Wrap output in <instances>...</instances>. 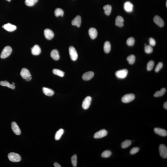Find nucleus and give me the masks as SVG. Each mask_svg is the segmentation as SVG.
Listing matches in <instances>:
<instances>
[{"label":"nucleus","mask_w":167,"mask_h":167,"mask_svg":"<svg viewBox=\"0 0 167 167\" xmlns=\"http://www.w3.org/2000/svg\"><path fill=\"white\" fill-rule=\"evenodd\" d=\"M0 85L4 86V87H7L9 88L12 89H14L15 88V86L14 85L10 84L9 82L6 80L2 81H0Z\"/></svg>","instance_id":"nucleus-22"},{"label":"nucleus","mask_w":167,"mask_h":167,"mask_svg":"<svg viewBox=\"0 0 167 167\" xmlns=\"http://www.w3.org/2000/svg\"><path fill=\"white\" fill-rule=\"evenodd\" d=\"M92 98L90 96H87L84 100L82 103V107L83 109L87 110L91 105Z\"/></svg>","instance_id":"nucleus-7"},{"label":"nucleus","mask_w":167,"mask_h":167,"mask_svg":"<svg viewBox=\"0 0 167 167\" xmlns=\"http://www.w3.org/2000/svg\"><path fill=\"white\" fill-rule=\"evenodd\" d=\"M71 162L73 166L76 167L77 164V157L76 155H74L71 158Z\"/></svg>","instance_id":"nucleus-32"},{"label":"nucleus","mask_w":167,"mask_h":167,"mask_svg":"<svg viewBox=\"0 0 167 167\" xmlns=\"http://www.w3.org/2000/svg\"><path fill=\"white\" fill-rule=\"evenodd\" d=\"M31 53L33 55H39L41 52V49L40 47L38 45H34L31 48Z\"/></svg>","instance_id":"nucleus-19"},{"label":"nucleus","mask_w":167,"mask_h":167,"mask_svg":"<svg viewBox=\"0 0 167 167\" xmlns=\"http://www.w3.org/2000/svg\"><path fill=\"white\" fill-rule=\"evenodd\" d=\"M149 41L150 45L151 46H154L155 45L156 43L155 41L153 38H150Z\"/></svg>","instance_id":"nucleus-39"},{"label":"nucleus","mask_w":167,"mask_h":167,"mask_svg":"<svg viewBox=\"0 0 167 167\" xmlns=\"http://www.w3.org/2000/svg\"><path fill=\"white\" fill-rule=\"evenodd\" d=\"M53 73L55 75H58L60 77H63L64 76V72L60 70L57 69H54L53 70Z\"/></svg>","instance_id":"nucleus-30"},{"label":"nucleus","mask_w":167,"mask_h":167,"mask_svg":"<svg viewBox=\"0 0 167 167\" xmlns=\"http://www.w3.org/2000/svg\"><path fill=\"white\" fill-rule=\"evenodd\" d=\"M42 91L43 93L47 96H52L54 94V91L53 90L46 87H43L42 88Z\"/></svg>","instance_id":"nucleus-21"},{"label":"nucleus","mask_w":167,"mask_h":167,"mask_svg":"<svg viewBox=\"0 0 167 167\" xmlns=\"http://www.w3.org/2000/svg\"><path fill=\"white\" fill-rule=\"evenodd\" d=\"M123 22L117 20H116V24L117 26L119 27H123L124 26V24Z\"/></svg>","instance_id":"nucleus-40"},{"label":"nucleus","mask_w":167,"mask_h":167,"mask_svg":"<svg viewBox=\"0 0 167 167\" xmlns=\"http://www.w3.org/2000/svg\"><path fill=\"white\" fill-rule=\"evenodd\" d=\"M20 75L22 78L24 79H26L29 77L31 76V74L29 70L25 68H22L21 70Z\"/></svg>","instance_id":"nucleus-15"},{"label":"nucleus","mask_w":167,"mask_h":167,"mask_svg":"<svg viewBox=\"0 0 167 167\" xmlns=\"http://www.w3.org/2000/svg\"><path fill=\"white\" fill-rule=\"evenodd\" d=\"M38 0H25V3L28 6H34Z\"/></svg>","instance_id":"nucleus-29"},{"label":"nucleus","mask_w":167,"mask_h":167,"mask_svg":"<svg viewBox=\"0 0 167 167\" xmlns=\"http://www.w3.org/2000/svg\"><path fill=\"white\" fill-rule=\"evenodd\" d=\"M81 23V18L80 16H77L71 22L73 26H76L78 27H80Z\"/></svg>","instance_id":"nucleus-13"},{"label":"nucleus","mask_w":167,"mask_h":167,"mask_svg":"<svg viewBox=\"0 0 167 167\" xmlns=\"http://www.w3.org/2000/svg\"><path fill=\"white\" fill-rule=\"evenodd\" d=\"M153 21L155 23L160 27H162L164 26V21L159 16H156L153 18Z\"/></svg>","instance_id":"nucleus-14"},{"label":"nucleus","mask_w":167,"mask_h":167,"mask_svg":"<svg viewBox=\"0 0 167 167\" xmlns=\"http://www.w3.org/2000/svg\"><path fill=\"white\" fill-rule=\"evenodd\" d=\"M128 71L126 69H123L116 71L115 73L116 76L119 79H123L126 77Z\"/></svg>","instance_id":"nucleus-4"},{"label":"nucleus","mask_w":167,"mask_h":167,"mask_svg":"<svg viewBox=\"0 0 167 167\" xmlns=\"http://www.w3.org/2000/svg\"><path fill=\"white\" fill-rule=\"evenodd\" d=\"M51 58L55 60H58L59 59V52L56 49H54L51 51Z\"/></svg>","instance_id":"nucleus-20"},{"label":"nucleus","mask_w":167,"mask_h":167,"mask_svg":"<svg viewBox=\"0 0 167 167\" xmlns=\"http://www.w3.org/2000/svg\"><path fill=\"white\" fill-rule=\"evenodd\" d=\"M166 92V89L165 88H162L160 91H158L155 93L154 96L155 97H160L163 96Z\"/></svg>","instance_id":"nucleus-25"},{"label":"nucleus","mask_w":167,"mask_h":167,"mask_svg":"<svg viewBox=\"0 0 167 167\" xmlns=\"http://www.w3.org/2000/svg\"><path fill=\"white\" fill-rule=\"evenodd\" d=\"M111 47L110 43L109 41L106 42L104 45V50L105 52L106 53H109L111 51Z\"/></svg>","instance_id":"nucleus-23"},{"label":"nucleus","mask_w":167,"mask_h":167,"mask_svg":"<svg viewBox=\"0 0 167 167\" xmlns=\"http://www.w3.org/2000/svg\"><path fill=\"white\" fill-rule=\"evenodd\" d=\"M6 1H9V2H10L11 0H6Z\"/></svg>","instance_id":"nucleus-44"},{"label":"nucleus","mask_w":167,"mask_h":167,"mask_svg":"<svg viewBox=\"0 0 167 167\" xmlns=\"http://www.w3.org/2000/svg\"><path fill=\"white\" fill-rule=\"evenodd\" d=\"M11 125L12 129L14 133L17 135H20L21 131L17 123L13 122L12 123Z\"/></svg>","instance_id":"nucleus-9"},{"label":"nucleus","mask_w":167,"mask_h":167,"mask_svg":"<svg viewBox=\"0 0 167 167\" xmlns=\"http://www.w3.org/2000/svg\"><path fill=\"white\" fill-rule=\"evenodd\" d=\"M159 152L160 155L163 158H166L167 157V147L163 144H161L159 146Z\"/></svg>","instance_id":"nucleus-6"},{"label":"nucleus","mask_w":167,"mask_h":167,"mask_svg":"<svg viewBox=\"0 0 167 167\" xmlns=\"http://www.w3.org/2000/svg\"><path fill=\"white\" fill-rule=\"evenodd\" d=\"M55 14L56 17H59V16L63 17L64 15V12L62 9L57 8L55 10Z\"/></svg>","instance_id":"nucleus-28"},{"label":"nucleus","mask_w":167,"mask_h":167,"mask_svg":"<svg viewBox=\"0 0 167 167\" xmlns=\"http://www.w3.org/2000/svg\"><path fill=\"white\" fill-rule=\"evenodd\" d=\"M8 157L11 161L13 162H18L21 161V156L18 154L15 153H11L8 155Z\"/></svg>","instance_id":"nucleus-2"},{"label":"nucleus","mask_w":167,"mask_h":167,"mask_svg":"<svg viewBox=\"0 0 167 167\" xmlns=\"http://www.w3.org/2000/svg\"><path fill=\"white\" fill-rule=\"evenodd\" d=\"M32 78L31 77V76L29 77L26 79V80L27 81H29L31 80V79Z\"/></svg>","instance_id":"nucleus-43"},{"label":"nucleus","mask_w":167,"mask_h":167,"mask_svg":"<svg viewBox=\"0 0 167 167\" xmlns=\"http://www.w3.org/2000/svg\"><path fill=\"white\" fill-rule=\"evenodd\" d=\"M54 167H61V165H59V163H58L57 162L54 163Z\"/></svg>","instance_id":"nucleus-41"},{"label":"nucleus","mask_w":167,"mask_h":167,"mask_svg":"<svg viewBox=\"0 0 167 167\" xmlns=\"http://www.w3.org/2000/svg\"><path fill=\"white\" fill-rule=\"evenodd\" d=\"M94 75L93 72L92 71H88L83 74L82 78L85 80H89L92 79Z\"/></svg>","instance_id":"nucleus-17"},{"label":"nucleus","mask_w":167,"mask_h":167,"mask_svg":"<svg viewBox=\"0 0 167 167\" xmlns=\"http://www.w3.org/2000/svg\"><path fill=\"white\" fill-rule=\"evenodd\" d=\"M111 155V152L109 150H105L102 153V157L103 158H107L109 157Z\"/></svg>","instance_id":"nucleus-35"},{"label":"nucleus","mask_w":167,"mask_h":167,"mask_svg":"<svg viewBox=\"0 0 167 167\" xmlns=\"http://www.w3.org/2000/svg\"><path fill=\"white\" fill-rule=\"evenodd\" d=\"M153 48L150 45H146L144 47V51L147 54L151 53L153 52Z\"/></svg>","instance_id":"nucleus-34"},{"label":"nucleus","mask_w":167,"mask_h":167,"mask_svg":"<svg viewBox=\"0 0 167 167\" xmlns=\"http://www.w3.org/2000/svg\"><path fill=\"white\" fill-rule=\"evenodd\" d=\"M136 57L135 55H131L128 56L127 58V60L130 64H133L134 63Z\"/></svg>","instance_id":"nucleus-31"},{"label":"nucleus","mask_w":167,"mask_h":167,"mask_svg":"<svg viewBox=\"0 0 167 167\" xmlns=\"http://www.w3.org/2000/svg\"><path fill=\"white\" fill-rule=\"evenodd\" d=\"M163 107L165 109H167V102H165L163 105Z\"/></svg>","instance_id":"nucleus-42"},{"label":"nucleus","mask_w":167,"mask_h":167,"mask_svg":"<svg viewBox=\"0 0 167 167\" xmlns=\"http://www.w3.org/2000/svg\"><path fill=\"white\" fill-rule=\"evenodd\" d=\"M135 99V96L132 94H127L124 95L121 99L122 101L124 103H128L132 102Z\"/></svg>","instance_id":"nucleus-3"},{"label":"nucleus","mask_w":167,"mask_h":167,"mask_svg":"<svg viewBox=\"0 0 167 167\" xmlns=\"http://www.w3.org/2000/svg\"><path fill=\"white\" fill-rule=\"evenodd\" d=\"M167 1H166V7H167Z\"/></svg>","instance_id":"nucleus-45"},{"label":"nucleus","mask_w":167,"mask_h":167,"mask_svg":"<svg viewBox=\"0 0 167 167\" xmlns=\"http://www.w3.org/2000/svg\"><path fill=\"white\" fill-rule=\"evenodd\" d=\"M135 43V39L134 38L132 37H130L128 38L127 41V44L128 46H132L134 45Z\"/></svg>","instance_id":"nucleus-36"},{"label":"nucleus","mask_w":167,"mask_h":167,"mask_svg":"<svg viewBox=\"0 0 167 167\" xmlns=\"http://www.w3.org/2000/svg\"><path fill=\"white\" fill-rule=\"evenodd\" d=\"M69 51L71 60L74 61L76 60L77 59L78 56L77 52L75 48L72 46H70L69 49Z\"/></svg>","instance_id":"nucleus-5"},{"label":"nucleus","mask_w":167,"mask_h":167,"mask_svg":"<svg viewBox=\"0 0 167 167\" xmlns=\"http://www.w3.org/2000/svg\"><path fill=\"white\" fill-rule=\"evenodd\" d=\"M132 144V141L130 140H126L123 142L121 144V147L123 148L128 147Z\"/></svg>","instance_id":"nucleus-27"},{"label":"nucleus","mask_w":167,"mask_h":167,"mask_svg":"<svg viewBox=\"0 0 167 167\" xmlns=\"http://www.w3.org/2000/svg\"><path fill=\"white\" fill-rule=\"evenodd\" d=\"M12 51V49L10 46H6L1 53V57L2 59H5L8 57L11 54Z\"/></svg>","instance_id":"nucleus-1"},{"label":"nucleus","mask_w":167,"mask_h":167,"mask_svg":"<svg viewBox=\"0 0 167 167\" xmlns=\"http://www.w3.org/2000/svg\"><path fill=\"white\" fill-rule=\"evenodd\" d=\"M89 34L91 39H95L97 37L98 32L97 30L95 28H91L89 30Z\"/></svg>","instance_id":"nucleus-18"},{"label":"nucleus","mask_w":167,"mask_h":167,"mask_svg":"<svg viewBox=\"0 0 167 167\" xmlns=\"http://www.w3.org/2000/svg\"><path fill=\"white\" fill-rule=\"evenodd\" d=\"M64 130L62 128L59 129V130L57 131L55 136V140H59L61 137L62 135L64 133Z\"/></svg>","instance_id":"nucleus-24"},{"label":"nucleus","mask_w":167,"mask_h":167,"mask_svg":"<svg viewBox=\"0 0 167 167\" xmlns=\"http://www.w3.org/2000/svg\"><path fill=\"white\" fill-rule=\"evenodd\" d=\"M2 27L7 31L11 32L15 31L17 29L16 26L10 23H8L3 25Z\"/></svg>","instance_id":"nucleus-11"},{"label":"nucleus","mask_w":167,"mask_h":167,"mask_svg":"<svg viewBox=\"0 0 167 167\" xmlns=\"http://www.w3.org/2000/svg\"><path fill=\"white\" fill-rule=\"evenodd\" d=\"M163 65V63L161 62H159V63H158L155 69V72H158L160 71V70L162 68Z\"/></svg>","instance_id":"nucleus-37"},{"label":"nucleus","mask_w":167,"mask_h":167,"mask_svg":"<svg viewBox=\"0 0 167 167\" xmlns=\"http://www.w3.org/2000/svg\"><path fill=\"white\" fill-rule=\"evenodd\" d=\"M44 34L46 39L50 40L52 39L54 37V33L50 29H46L44 30Z\"/></svg>","instance_id":"nucleus-10"},{"label":"nucleus","mask_w":167,"mask_h":167,"mask_svg":"<svg viewBox=\"0 0 167 167\" xmlns=\"http://www.w3.org/2000/svg\"><path fill=\"white\" fill-rule=\"evenodd\" d=\"M154 65V63L153 60L150 61L147 65V69L148 71H150L153 69Z\"/></svg>","instance_id":"nucleus-33"},{"label":"nucleus","mask_w":167,"mask_h":167,"mask_svg":"<svg viewBox=\"0 0 167 167\" xmlns=\"http://www.w3.org/2000/svg\"><path fill=\"white\" fill-rule=\"evenodd\" d=\"M107 133V131L105 129H102L95 133L94 138L95 139L101 138L106 136Z\"/></svg>","instance_id":"nucleus-8"},{"label":"nucleus","mask_w":167,"mask_h":167,"mask_svg":"<svg viewBox=\"0 0 167 167\" xmlns=\"http://www.w3.org/2000/svg\"><path fill=\"white\" fill-rule=\"evenodd\" d=\"M154 132L156 134L162 136H167V131L165 130L159 128H155Z\"/></svg>","instance_id":"nucleus-16"},{"label":"nucleus","mask_w":167,"mask_h":167,"mask_svg":"<svg viewBox=\"0 0 167 167\" xmlns=\"http://www.w3.org/2000/svg\"><path fill=\"white\" fill-rule=\"evenodd\" d=\"M133 5L129 1L126 2L124 5V10L127 12L131 13L133 11Z\"/></svg>","instance_id":"nucleus-12"},{"label":"nucleus","mask_w":167,"mask_h":167,"mask_svg":"<svg viewBox=\"0 0 167 167\" xmlns=\"http://www.w3.org/2000/svg\"><path fill=\"white\" fill-rule=\"evenodd\" d=\"M139 150V148L138 147H134L132 148L131 149L130 151V153L131 154L133 155L134 154H135L137 153Z\"/></svg>","instance_id":"nucleus-38"},{"label":"nucleus","mask_w":167,"mask_h":167,"mask_svg":"<svg viewBox=\"0 0 167 167\" xmlns=\"http://www.w3.org/2000/svg\"><path fill=\"white\" fill-rule=\"evenodd\" d=\"M103 9L104 10L105 13L106 15L109 16L112 10V7L110 5H105L103 7Z\"/></svg>","instance_id":"nucleus-26"}]
</instances>
